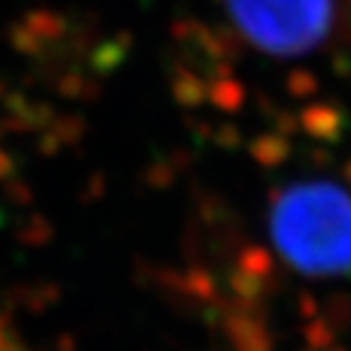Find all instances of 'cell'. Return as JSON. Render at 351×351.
I'll use <instances>...</instances> for the list:
<instances>
[{"label": "cell", "instance_id": "1", "mask_svg": "<svg viewBox=\"0 0 351 351\" xmlns=\"http://www.w3.org/2000/svg\"><path fill=\"white\" fill-rule=\"evenodd\" d=\"M274 234L298 269L313 274L351 269V197L329 183L293 188L276 205Z\"/></svg>", "mask_w": 351, "mask_h": 351}, {"label": "cell", "instance_id": "2", "mask_svg": "<svg viewBox=\"0 0 351 351\" xmlns=\"http://www.w3.org/2000/svg\"><path fill=\"white\" fill-rule=\"evenodd\" d=\"M239 32L258 49L295 56L315 49L332 27V0H225Z\"/></svg>", "mask_w": 351, "mask_h": 351}, {"label": "cell", "instance_id": "3", "mask_svg": "<svg viewBox=\"0 0 351 351\" xmlns=\"http://www.w3.org/2000/svg\"><path fill=\"white\" fill-rule=\"evenodd\" d=\"M0 351H15V339H12V332L8 329L5 319L0 317Z\"/></svg>", "mask_w": 351, "mask_h": 351}]
</instances>
